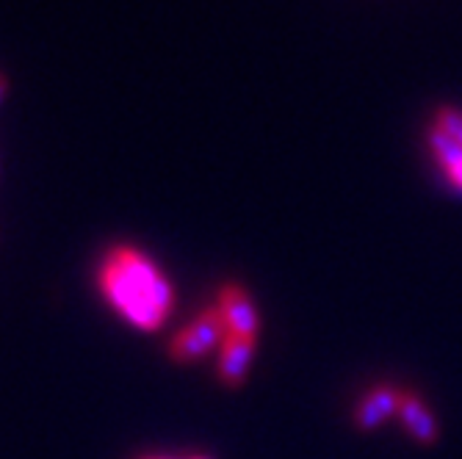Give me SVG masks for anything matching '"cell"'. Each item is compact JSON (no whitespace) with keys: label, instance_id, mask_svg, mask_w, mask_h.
I'll return each instance as SVG.
<instances>
[{"label":"cell","instance_id":"cell-2","mask_svg":"<svg viewBox=\"0 0 462 459\" xmlns=\"http://www.w3.org/2000/svg\"><path fill=\"white\" fill-rule=\"evenodd\" d=\"M227 338V326L222 321L219 308L202 310L186 329H180L170 344V357L178 363H191L202 360L205 354H211L219 349Z\"/></svg>","mask_w":462,"mask_h":459},{"label":"cell","instance_id":"cell-10","mask_svg":"<svg viewBox=\"0 0 462 459\" xmlns=\"http://www.w3.org/2000/svg\"><path fill=\"white\" fill-rule=\"evenodd\" d=\"M142 459H170V456H142Z\"/></svg>","mask_w":462,"mask_h":459},{"label":"cell","instance_id":"cell-11","mask_svg":"<svg viewBox=\"0 0 462 459\" xmlns=\"http://www.w3.org/2000/svg\"><path fill=\"white\" fill-rule=\"evenodd\" d=\"M194 459H205V456H194Z\"/></svg>","mask_w":462,"mask_h":459},{"label":"cell","instance_id":"cell-5","mask_svg":"<svg viewBox=\"0 0 462 459\" xmlns=\"http://www.w3.org/2000/svg\"><path fill=\"white\" fill-rule=\"evenodd\" d=\"M255 349H258L255 338H236V335L225 338V344L219 346V365H217L222 385H227V388L244 385L252 357H255Z\"/></svg>","mask_w":462,"mask_h":459},{"label":"cell","instance_id":"cell-4","mask_svg":"<svg viewBox=\"0 0 462 459\" xmlns=\"http://www.w3.org/2000/svg\"><path fill=\"white\" fill-rule=\"evenodd\" d=\"M402 399H404V393L396 390V388H391V385L374 388L371 393L363 396V401H360L357 409H355V427H357L360 432H374V429H380L388 418L399 415Z\"/></svg>","mask_w":462,"mask_h":459},{"label":"cell","instance_id":"cell-3","mask_svg":"<svg viewBox=\"0 0 462 459\" xmlns=\"http://www.w3.org/2000/svg\"><path fill=\"white\" fill-rule=\"evenodd\" d=\"M219 313L227 326V335L236 338H255L261 335V316L258 308L246 294V288L238 282H227L219 290Z\"/></svg>","mask_w":462,"mask_h":459},{"label":"cell","instance_id":"cell-1","mask_svg":"<svg viewBox=\"0 0 462 459\" xmlns=\"http://www.w3.org/2000/svg\"><path fill=\"white\" fill-rule=\"evenodd\" d=\"M100 290L125 321L147 332L161 329L175 308L172 282L134 246L111 249L100 266Z\"/></svg>","mask_w":462,"mask_h":459},{"label":"cell","instance_id":"cell-7","mask_svg":"<svg viewBox=\"0 0 462 459\" xmlns=\"http://www.w3.org/2000/svg\"><path fill=\"white\" fill-rule=\"evenodd\" d=\"M430 147L438 155V161L443 163L451 186L457 191H462V144L454 136H448L443 128L432 124V128H430Z\"/></svg>","mask_w":462,"mask_h":459},{"label":"cell","instance_id":"cell-8","mask_svg":"<svg viewBox=\"0 0 462 459\" xmlns=\"http://www.w3.org/2000/svg\"><path fill=\"white\" fill-rule=\"evenodd\" d=\"M435 124H438V128H443L448 136H454V139L462 144V111H457V108H451V106H443V108H438V114H435Z\"/></svg>","mask_w":462,"mask_h":459},{"label":"cell","instance_id":"cell-9","mask_svg":"<svg viewBox=\"0 0 462 459\" xmlns=\"http://www.w3.org/2000/svg\"><path fill=\"white\" fill-rule=\"evenodd\" d=\"M6 95H9V80H6V75H0V103H4Z\"/></svg>","mask_w":462,"mask_h":459},{"label":"cell","instance_id":"cell-6","mask_svg":"<svg viewBox=\"0 0 462 459\" xmlns=\"http://www.w3.org/2000/svg\"><path fill=\"white\" fill-rule=\"evenodd\" d=\"M399 421L404 424L407 435L421 443V445H435L440 440V427L435 421V415L430 412V407L412 396V393H404L402 399V407H399Z\"/></svg>","mask_w":462,"mask_h":459}]
</instances>
